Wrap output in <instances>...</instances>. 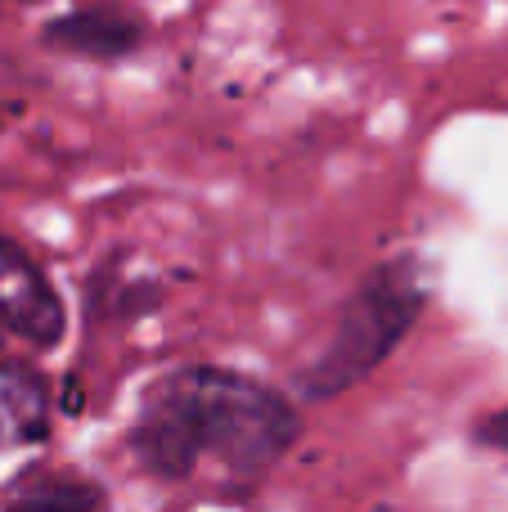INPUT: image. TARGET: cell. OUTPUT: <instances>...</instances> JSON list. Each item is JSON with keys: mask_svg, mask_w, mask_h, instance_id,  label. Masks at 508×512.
Returning a JSON list of instances; mask_svg holds the SVG:
<instances>
[{"mask_svg": "<svg viewBox=\"0 0 508 512\" xmlns=\"http://www.w3.org/2000/svg\"><path fill=\"white\" fill-rule=\"evenodd\" d=\"M297 441V414L279 391L230 369H176L158 378L131 423L140 468L189 477L203 459L239 477H257Z\"/></svg>", "mask_w": 508, "mask_h": 512, "instance_id": "obj_1", "label": "cell"}, {"mask_svg": "<svg viewBox=\"0 0 508 512\" xmlns=\"http://www.w3.org/2000/svg\"><path fill=\"white\" fill-rule=\"evenodd\" d=\"M419 306H423V288L414 279V265H405V261L387 265L369 283H360L351 306L342 310V324L333 333V342L297 378L302 391L311 400H324V396H338L351 382H360L405 337V328L419 315Z\"/></svg>", "mask_w": 508, "mask_h": 512, "instance_id": "obj_2", "label": "cell"}, {"mask_svg": "<svg viewBox=\"0 0 508 512\" xmlns=\"http://www.w3.org/2000/svg\"><path fill=\"white\" fill-rule=\"evenodd\" d=\"M0 324L41 351L59 346L68 333V310L59 292L9 239H0Z\"/></svg>", "mask_w": 508, "mask_h": 512, "instance_id": "obj_3", "label": "cell"}, {"mask_svg": "<svg viewBox=\"0 0 508 512\" xmlns=\"http://www.w3.org/2000/svg\"><path fill=\"white\" fill-rule=\"evenodd\" d=\"M41 41L50 50L108 63V59H126V54L140 50L144 27L135 18L117 14V9H77V14H63L54 23H45Z\"/></svg>", "mask_w": 508, "mask_h": 512, "instance_id": "obj_4", "label": "cell"}, {"mask_svg": "<svg viewBox=\"0 0 508 512\" xmlns=\"http://www.w3.org/2000/svg\"><path fill=\"white\" fill-rule=\"evenodd\" d=\"M50 427L45 382L23 364H0V450L36 445Z\"/></svg>", "mask_w": 508, "mask_h": 512, "instance_id": "obj_5", "label": "cell"}, {"mask_svg": "<svg viewBox=\"0 0 508 512\" xmlns=\"http://www.w3.org/2000/svg\"><path fill=\"white\" fill-rule=\"evenodd\" d=\"M5 512H104V495L90 481L41 477V481H27L5 504Z\"/></svg>", "mask_w": 508, "mask_h": 512, "instance_id": "obj_6", "label": "cell"}, {"mask_svg": "<svg viewBox=\"0 0 508 512\" xmlns=\"http://www.w3.org/2000/svg\"><path fill=\"white\" fill-rule=\"evenodd\" d=\"M477 441L500 445V450H508V409H504V414H495V418H486V423L477 427Z\"/></svg>", "mask_w": 508, "mask_h": 512, "instance_id": "obj_7", "label": "cell"}]
</instances>
